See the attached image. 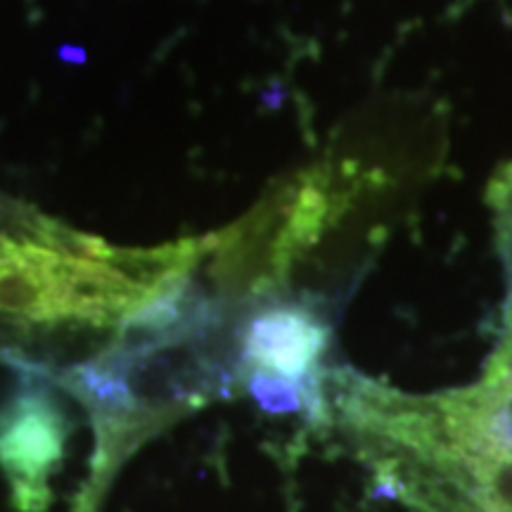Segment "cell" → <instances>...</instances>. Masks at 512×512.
I'll use <instances>...</instances> for the list:
<instances>
[{
    "label": "cell",
    "instance_id": "3",
    "mask_svg": "<svg viewBox=\"0 0 512 512\" xmlns=\"http://www.w3.org/2000/svg\"><path fill=\"white\" fill-rule=\"evenodd\" d=\"M238 377L268 375L320 394L323 361L330 328L304 302H271L259 306L242 325Z\"/></svg>",
    "mask_w": 512,
    "mask_h": 512
},
{
    "label": "cell",
    "instance_id": "1",
    "mask_svg": "<svg viewBox=\"0 0 512 512\" xmlns=\"http://www.w3.org/2000/svg\"><path fill=\"white\" fill-rule=\"evenodd\" d=\"M209 238L124 249L0 192V361L57 380L105 354L133 316L192 278Z\"/></svg>",
    "mask_w": 512,
    "mask_h": 512
},
{
    "label": "cell",
    "instance_id": "4",
    "mask_svg": "<svg viewBox=\"0 0 512 512\" xmlns=\"http://www.w3.org/2000/svg\"><path fill=\"white\" fill-rule=\"evenodd\" d=\"M448 444L463 453L512 456V380L486 370L482 382L432 396Z\"/></svg>",
    "mask_w": 512,
    "mask_h": 512
},
{
    "label": "cell",
    "instance_id": "2",
    "mask_svg": "<svg viewBox=\"0 0 512 512\" xmlns=\"http://www.w3.org/2000/svg\"><path fill=\"white\" fill-rule=\"evenodd\" d=\"M17 392L0 406V470L19 512H48L50 477L60 470L72 420L50 380L19 375Z\"/></svg>",
    "mask_w": 512,
    "mask_h": 512
}]
</instances>
